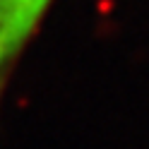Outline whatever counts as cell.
I'll return each mask as SVG.
<instances>
[{"label":"cell","instance_id":"cell-1","mask_svg":"<svg viewBox=\"0 0 149 149\" xmlns=\"http://www.w3.org/2000/svg\"><path fill=\"white\" fill-rule=\"evenodd\" d=\"M51 0H0V96Z\"/></svg>","mask_w":149,"mask_h":149}]
</instances>
